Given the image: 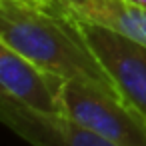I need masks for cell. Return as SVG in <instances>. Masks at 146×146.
I'll list each match as a JSON object with an SVG mask.
<instances>
[{
	"label": "cell",
	"instance_id": "cell-1",
	"mask_svg": "<svg viewBox=\"0 0 146 146\" xmlns=\"http://www.w3.org/2000/svg\"><path fill=\"white\" fill-rule=\"evenodd\" d=\"M0 38L48 74L116 92L70 16L52 0H0Z\"/></svg>",
	"mask_w": 146,
	"mask_h": 146
},
{
	"label": "cell",
	"instance_id": "cell-2",
	"mask_svg": "<svg viewBox=\"0 0 146 146\" xmlns=\"http://www.w3.org/2000/svg\"><path fill=\"white\" fill-rule=\"evenodd\" d=\"M58 112L116 146H146V120L116 92L88 80H62Z\"/></svg>",
	"mask_w": 146,
	"mask_h": 146
},
{
	"label": "cell",
	"instance_id": "cell-3",
	"mask_svg": "<svg viewBox=\"0 0 146 146\" xmlns=\"http://www.w3.org/2000/svg\"><path fill=\"white\" fill-rule=\"evenodd\" d=\"M66 14L114 84L120 98L146 120V44L92 24L70 12Z\"/></svg>",
	"mask_w": 146,
	"mask_h": 146
},
{
	"label": "cell",
	"instance_id": "cell-4",
	"mask_svg": "<svg viewBox=\"0 0 146 146\" xmlns=\"http://www.w3.org/2000/svg\"><path fill=\"white\" fill-rule=\"evenodd\" d=\"M0 122L30 146H116L62 112L38 110L8 94H0Z\"/></svg>",
	"mask_w": 146,
	"mask_h": 146
},
{
	"label": "cell",
	"instance_id": "cell-5",
	"mask_svg": "<svg viewBox=\"0 0 146 146\" xmlns=\"http://www.w3.org/2000/svg\"><path fill=\"white\" fill-rule=\"evenodd\" d=\"M62 78L48 74L0 38V90L4 94L46 112H58V88Z\"/></svg>",
	"mask_w": 146,
	"mask_h": 146
},
{
	"label": "cell",
	"instance_id": "cell-6",
	"mask_svg": "<svg viewBox=\"0 0 146 146\" xmlns=\"http://www.w3.org/2000/svg\"><path fill=\"white\" fill-rule=\"evenodd\" d=\"M66 12L146 44V8L132 0H52Z\"/></svg>",
	"mask_w": 146,
	"mask_h": 146
},
{
	"label": "cell",
	"instance_id": "cell-7",
	"mask_svg": "<svg viewBox=\"0 0 146 146\" xmlns=\"http://www.w3.org/2000/svg\"><path fill=\"white\" fill-rule=\"evenodd\" d=\"M132 2H136V4H140V6L146 8V0H132Z\"/></svg>",
	"mask_w": 146,
	"mask_h": 146
},
{
	"label": "cell",
	"instance_id": "cell-8",
	"mask_svg": "<svg viewBox=\"0 0 146 146\" xmlns=\"http://www.w3.org/2000/svg\"><path fill=\"white\" fill-rule=\"evenodd\" d=\"M0 94H4V92H2V90H0Z\"/></svg>",
	"mask_w": 146,
	"mask_h": 146
}]
</instances>
